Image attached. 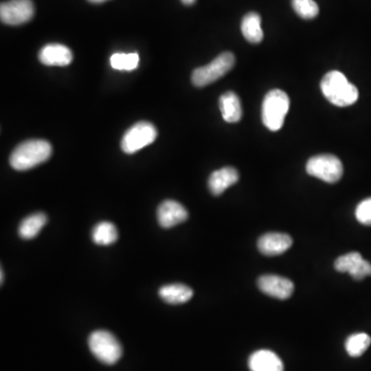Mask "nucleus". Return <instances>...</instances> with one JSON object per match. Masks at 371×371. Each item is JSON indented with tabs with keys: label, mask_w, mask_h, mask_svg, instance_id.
Instances as JSON below:
<instances>
[{
	"label": "nucleus",
	"mask_w": 371,
	"mask_h": 371,
	"mask_svg": "<svg viewBox=\"0 0 371 371\" xmlns=\"http://www.w3.org/2000/svg\"><path fill=\"white\" fill-rule=\"evenodd\" d=\"M52 152L51 144L47 140H26L19 144L10 155V166L19 171L28 170L45 162Z\"/></svg>",
	"instance_id": "1"
},
{
	"label": "nucleus",
	"mask_w": 371,
	"mask_h": 371,
	"mask_svg": "<svg viewBox=\"0 0 371 371\" xmlns=\"http://www.w3.org/2000/svg\"><path fill=\"white\" fill-rule=\"evenodd\" d=\"M321 90L324 96L336 106H348L358 100V89L348 82L344 74L336 70L325 74Z\"/></svg>",
	"instance_id": "2"
},
{
	"label": "nucleus",
	"mask_w": 371,
	"mask_h": 371,
	"mask_svg": "<svg viewBox=\"0 0 371 371\" xmlns=\"http://www.w3.org/2000/svg\"><path fill=\"white\" fill-rule=\"evenodd\" d=\"M290 107V99L284 91L273 89L264 97L262 104V121L271 130L278 131L284 125V117Z\"/></svg>",
	"instance_id": "3"
},
{
	"label": "nucleus",
	"mask_w": 371,
	"mask_h": 371,
	"mask_svg": "<svg viewBox=\"0 0 371 371\" xmlns=\"http://www.w3.org/2000/svg\"><path fill=\"white\" fill-rule=\"evenodd\" d=\"M88 342L92 354L104 364H115L122 357L121 344L111 332L97 330L89 336Z\"/></svg>",
	"instance_id": "4"
},
{
	"label": "nucleus",
	"mask_w": 371,
	"mask_h": 371,
	"mask_svg": "<svg viewBox=\"0 0 371 371\" xmlns=\"http://www.w3.org/2000/svg\"><path fill=\"white\" fill-rule=\"evenodd\" d=\"M234 64L235 56L230 52H225L207 65L196 68L192 74V82L196 87L207 86L230 71Z\"/></svg>",
	"instance_id": "5"
},
{
	"label": "nucleus",
	"mask_w": 371,
	"mask_h": 371,
	"mask_svg": "<svg viewBox=\"0 0 371 371\" xmlns=\"http://www.w3.org/2000/svg\"><path fill=\"white\" fill-rule=\"evenodd\" d=\"M306 172L326 183H337L344 175L341 161L333 155H317L306 163Z\"/></svg>",
	"instance_id": "6"
},
{
	"label": "nucleus",
	"mask_w": 371,
	"mask_h": 371,
	"mask_svg": "<svg viewBox=\"0 0 371 371\" xmlns=\"http://www.w3.org/2000/svg\"><path fill=\"white\" fill-rule=\"evenodd\" d=\"M158 132L148 122H138L126 131L122 138L121 148L126 154H134L144 146L153 144Z\"/></svg>",
	"instance_id": "7"
},
{
	"label": "nucleus",
	"mask_w": 371,
	"mask_h": 371,
	"mask_svg": "<svg viewBox=\"0 0 371 371\" xmlns=\"http://www.w3.org/2000/svg\"><path fill=\"white\" fill-rule=\"evenodd\" d=\"M34 16V4L31 0H10L2 2L0 19L4 24L16 25L29 22Z\"/></svg>",
	"instance_id": "8"
},
{
	"label": "nucleus",
	"mask_w": 371,
	"mask_h": 371,
	"mask_svg": "<svg viewBox=\"0 0 371 371\" xmlns=\"http://www.w3.org/2000/svg\"><path fill=\"white\" fill-rule=\"evenodd\" d=\"M260 291L273 298L288 299L294 291V284L288 278L276 274H265L258 280Z\"/></svg>",
	"instance_id": "9"
},
{
	"label": "nucleus",
	"mask_w": 371,
	"mask_h": 371,
	"mask_svg": "<svg viewBox=\"0 0 371 371\" xmlns=\"http://www.w3.org/2000/svg\"><path fill=\"white\" fill-rule=\"evenodd\" d=\"M159 225L163 228H171L188 218V212L181 203L175 200H165L157 210Z\"/></svg>",
	"instance_id": "10"
},
{
	"label": "nucleus",
	"mask_w": 371,
	"mask_h": 371,
	"mask_svg": "<svg viewBox=\"0 0 371 371\" xmlns=\"http://www.w3.org/2000/svg\"><path fill=\"white\" fill-rule=\"evenodd\" d=\"M292 243V238L286 233L269 232L260 237L258 249L263 255L278 256L288 251Z\"/></svg>",
	"instance_id": "11"
},
{
	"label": "nucleus",
	"mask_w": 371,
	"mask_h": 371,
	"mask_svg": "<svg viewBox=\"0 0 371 371\" xmlns=\"http://www.w3.org/2000/svg\"><path fill=\"white\" fill-rule=\"evenodd\" d=\"M38 59L43 65L67 66L74 59L71 49L60 43H49L39 51Z\"/></svg>",
	"instance_id": "12"
},
{
	"label": "nucleus",
	"mask_w": 371,
	"mask_h": 371,
	"mask_svg": "<svg viewBox=\"0 0 371 371\" xmlns=\"http://www.w3.org/2000/svg\"><path fill=\"white\" fill-rule=\"evenodd\" d=\"M251 371H284V364L278 355L271 350H260L249 359Z\"/></svg>",
	"instance_id": "13"
},
{
	"label": "nucleus",
	"mask_w": 371,
	"mask_h": 371,
	"mask_svg": "<svg viewBox=\"0 0 371 371\" xmlns=\"http://www.w3.org/2000/svg\"><path fill=\"white\" fill-rule=\"evenodd\" d=\"M238 171L233 167H223L214 171L208 179V188L214 196L221 195L225 190L238 181Z\"/></svg>",
	"instance_id": "14"
},
{
	"label": "nucleus",
	"mask_w": 371,
	"mask_h": 371,
	"mask_svg": "<svg viewBox=\"0 0 371 371\" xmlns=\"http://www.w3.org/2000/svg\"><path fill=\"white\" fill-rule=\"evenodd\" d=\"M223 119L228 123H237L243 115L241 103L238 96L234 92H226L218 100Z\"/></svg>",
	"instance_id": "15"
},
{
	"label": "nucleus",
	"mask_w": 371,
	"mask_h": 371,
	"mask_svg": "<svg viewBox=\"0 0 371 371\" xmlns=\"http://www.w3.org/2000/svg\"><path fill=\"white\" fill-rule=\"evenodd\" d=\"M159 296L169 304H183L193 296V290L183 284H166L159 290Z\"/></svg>",
	"instance_id": "16"
},
{
	"label": "nucleus",
	"mask_w": 371,
	"mask_h": 371,
	"mask_svg": "<svg viewBox=\"0 0 371 371\" xmlns=\"http://www.w3.org/2000/svg\"><path fill=\"white\" fill-rule=\"evenodd\" d=\"M241 32L249 43H259L263 39L261 16L257 12H249L241 21Z\"/></svg>",
	"instance_id": "17"
},
{
	"label": "nucleus",
	"mask_w": 371,
	"mask_h": 371,
	"mask_svg": "<svg viewBox=\"0 0 371 371\" xmlns=\"http://www.w3.org/2000/svg\"><path fill=\"white\" fill-rule=\"evenodd\" d=\"M47 216L43 212H37L27 216L19 226V235L23 239L34 238L47 224Z\"/></svg>",
	"instance_id": "18"
},
{
	"label": "nucleus",
	"mask_w": 371,
	"mask_h": 371,
	"mask_svg": "<svg viewBox=\"0 0 371 371\" xmlns=\"http://www.w3.org/2000/svg\"><path fill=\"white\" fill-rule=\"evenodd\" d=\"M119 237L117 227L111 222H100L92 231V239L96 245H109L117 241Z\"/></svg>",
	"instance_id": "19"
},
{
	"label": "nucleus",
	"mask_w": 371,
	"mask_h": 371,
	"mask_svg": "<svg viewBox=\"0 0 371 371\" xmlns=\"http://www.w3.org/2000/svg\"><path fill=\"white\" fill-rule=\"evenodd\" d=\"M371 344V338L366 333H356L348 336L346 350L350 357H360L366 352Z\"/></svg>",
	"instance_id": "20"
},
{
	"label": "nucleus",
	"mask_w": 371,
	"mask_h": 371,
	"mask_svg": "<svg viewBox=\"0 0 371 371\" xmlns=\"http://www.w3.org/2000/svg\"><path fill=\"white\" fill-rule=\"evenodd\" d=\"M139 57L137 53H117L111 55V67L117 70H134L137 68Z\"/></svg>",
	"instance_id": "21"
},
{
	"label": "nucleus",
	"mask_w": 371,
	"mask_h": 371,
	"mask_svg": "<svg viewBox=\"0 0 371 371\" xmlns=\"http://www.w3.org/2000/svg\"><path fill=\"white\" fill-rule=\"evenodd\" d=\"M296 14L305 20H311L319 14V5L313 0H292Z\"/></svg>",
	"instance_id": "22"
},
{
	"label": "nucleus",
	"mask_w": 371,
	"mask_h": 371,
	"mask_svg": "<svg viewBox=\"0 0 371 371\" xmlns=\"http://www.w3.org/2000/svg\"><path fill=\"white\" fill-rule=\"evenodd\" d=\"M362 260L363 257L360 253L352 251V253L346 254V255L337 258L334 263V267L337 271L348 272V273Z\"/></svg>",
	"instance_id": "23"
},
{
	"label": "nucleus",
	"mask_w": 371,
	"mask_h": 371,
	"mask_svg": "<svg viewBox=\"0 0 371 371\" xmlns=\"http://www.w3.org/2000/svg\"><path fill=\"white\" fill-rule=\"evenodd\" d=\"M356 218L361 224L371 226V198L363 200L356 208Z\"/></svg>",
	"instance_id": "24"
},
{
	"label": "nucleus",
	"mask_w": 371,
	"mask_h": 371,
	"mask_svg": "<svg viewBox=\"0 0 371 371\" xmlns=\"http://www.w3.org/2000/svg\"><path fill=\"white\" fill-rule=\"evenodd\" d=\"M348 274L357 280H361L367 278V276H371V264L366 260L363 259L348 272Z\"/></svg>",
	"instance_id": "25"
},
{
	"label": "nucleus",
	"mask_w": 371,
	"mask_h": 371,
	"mask_svg": "<svg viewBox=\"0 0 371 371\" xmlns=\"http://www.w3.org/2000/svg\"><path fill=\"white\" fill-rule=\"evenodd\" d=\"M181 1L186 5H192V4L195 3L196 0H181Z\"/></svg>",
	"instance_id": "26"
},
{
	"label": "nucleus",
	"mask_w": 371,
	"mask_h": 371,
	"mask_svg": "<svg viewBox=\"0 0 371 371\" xmlns=\"http://www.w3.org/2000/svg\"><path fill=\"white\" fill-rule=\"evenodd\" d=\"M88 1L92 2V3H102V2L107 1V0H88Z\"/></svg>",
	"instance_id": "27"
},
{
	"label": "nucleus",
	"mask_w": 371,
	"mask_h": 371,
	"mask_svg": "<svg viewBox=\"0 0 371 371\" xmlns=\"http://www.w3.org/2000/svg\"><path fill=\"white\" fill-rule=\"evenodd\" d=\"M3 282V270L1 269V284Z\"/></svg>",
	"instance_id": "28"
}]
</instances>
